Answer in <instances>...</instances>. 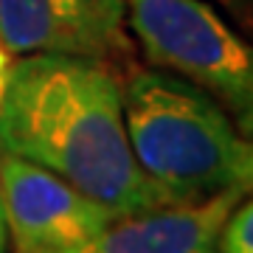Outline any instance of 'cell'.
<instances>
[{"mask_svg":"<svg viewBox=\"0 0 253 253\" xmlns=\"http://www.w3.org/2000/svg\"><path fill=\"white\" fill-rule=\"evenodd\" d=\"M0 155L54 172L116 217L166 208L138 166L124 124V84L87 56L11 59L0 96Z\"/></svg>","mask_w":253,"mask_h":253,"instance_id":"cell-1","label":"cell"},{"mask_svg":"<svg viewBox=\"0 0 253 253\" xmlns=\"http://www.w3.org/2000/svg\"><path fill=\"white\" fill-rule=\"evenodd\" d=\"M124 124L141 172L169 206L251 191V141L197 84L166 71H135L124 84Z\"/></svg>","mask_w":253,"mask_h":253,"instance_id":"cell-2","label":"cell"},{"mask_svg":"<svg viewBox=\"0 0 253 253\" xmlns=\"http://www.w3.org/2000/svg\"><path fill=\"white\" fill-rule=\"evenodd\" d=\"M126 28L155 71L211 93L251 138L253 54L206 0H124Z\"/></svg>","mask_w":253,"mask_h":253,"instance_id":"cell-3","label":"cell"},{"mask_svg":"<svg viewBox=\"0 0 253 253\" xmlns=\"http://www.w3.org/2000/svg\"><path fill=\"white\" fill-rule=\"evenodd\" d=\"M0 197L14 253L62 251L118 219L54 172L9 155H0Z\"/></svg>","mask_w":253,"mask_h":253,"instance_id":"cell-4","label":"cell"},{"mask_svg":"<svg viewBox=\"0 0 253 253\" xmlns=\"http://www.w3.org/2000/svg\"><path fill=\"white\" fill-rule=\"evenodd\" d=\"M0 45L11 56L129 59L124 0H0Z\"/></svg>","mask_w":253,"mask_h":253,"instance_id":"cell-5","label":"cell"},{"mask_svg":"<svg viewBox=\"0 0 253 253\" xmlns=\"http://www.w3.org/2000/svg\"><path fill=\"white\" fill-rule=\"evenodd\" d=\"M242 197V191H225L197 206L118 217L90 239L48 253H217L219 228Z\"/></svg>","mask_w":253,"mask_h":253,"instance_id":"cell-6","label":"cell"},{"mask_svg":"<svg viewBox=\"0 0 253 253\" xmlns=\"http://www.w3.org/2000/svg\"><path fill=\"white\" fill-rule=\"evenodd\" d=\"M217 253H253V208L248 200L236 203L217 236Z\"/></svg>","mask_w":253,"mask_h":253,"instance_id":"cell-7","label":"cell"},{"mask_svg":"<svg viewBox=\"0 0 253 253\" xmlns=\"http://www.w3.org/2000/svg\"><path fill=\"white\" fill-rule=\"evenodd\" d=\"M9 68H11V54L6 48L0 45V96H3V87H6V76H9Z\"/></svg>","mask_w":253,"mask_h":253,"instance_id":"cell-8","label":"cell"},{"mask_svg":"<svg viewBox=\"0 0 253 253\" xmlns=\"http://www.w3.org/2000/svg\"><path fill=\"white\" fill-rule=\"evenodd\" d=\"M217 3H222L225 9H231L236 17H245L248 14V6H251V0H217Z\"/></svg>","mask_w":253,"mask_h":253,"instance_id":"cell-9","label":"cell"},{"mask_svg":"<svg viewBox=\"0 0 253 253\" xmlns=\"http://www.w3.org/2000/svg\"><path fill=\"white\" fill-rule=\"evenodd\" d=\"M9 248V231H6V211H3V197H0V253Z\"/></svg>","mask_w":253,"mask_h":253,"instance_id":"cell-10","label":"cell"}]
</instances>
